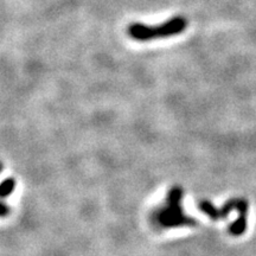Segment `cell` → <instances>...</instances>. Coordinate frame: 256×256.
<instances>
[{
  "label": "cell",
  "instance_id": "1",
  "mask_svg": "<svg viewBox=\"0 0 256 256\" xmlns=\"http://www.w3.org/2000/svg\"><path fill=\"white\" fill-rule=\"evenodd\" d=\"M188 26V22L184 17H174L165 23L148 26L142 23H133L128 26V34L138 42H148L158 38H166L182 34Z\"/></svg>",
  "mask_w": 256,
  "mask_h": 256
},
{
  "label": "cell",
  "instance_id": "2",
  "mask_svg": "<svg viewBox=\"0 0 256 256\" xmlns=\"http://www.w3.org/2000/svg\"><path fill=\"white\" fill-rule=\"evenodd\" d=\"M248 202L243 198H232V200L226 202L223 208L217 209L210 202L202 200L200 203V210L206 214L210 218L220 220L228 216L232 210L238 212V218L230 226V232L235 236L242 235L247 229V216H248Z\"/></svg>",
  "mask_w": 256,
  "mask_h": 256
},
{
  "label": "cell",
  "instance_id": "3",
  "mask_svg": "<svg viewBox=\"0 0 256 256\" xmlns=\"http://www.w3.org/2000/svg\"><path fill=\"white\" fill-rule=\"evenodd\" d=\"M182 196L183 191L179 188H174L168 194V206L164 211H160L158 220L164 226H194L196 220L192 217L184 215L182 208Z\"/></svg>",
  "mask_w": 256,
  "mask_h": 256
},
{
  "label": "cell",
  "instance_id": "4",
  "mask_svg": "<svg viewBox=\"0 0 256 256\" xmlns=\"http://www.w3.org/2000/svg\"><path fill=\"white\" fill-rule=\"evenodd\" d=\"M14 186H16L14 179L6 178L2 183V188H0V190H2V197L6 198L8 196H10V194H12V192L14 190Z\"/></svg>",
  "mask_w": 256,
  "mask_h": 256
},
{
  "label": "cell",
  "instance_id": "5",
  "mask_svg": "<svg viewBox=\"0 0 256 256\" xmlns=\"http://www.w3.org/2000/svg\"><path fill=\"white\" fill-rule=\"evenodd\" d=\"M2 217H5L6 215H8V206H6V204L4 203V204H2Z\"/></svg>",
  "mask_w": 256,
  "mask_h": 256
}]
</instances>
